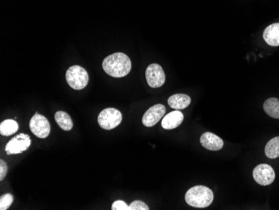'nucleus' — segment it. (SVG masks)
Here are the masks:
<instances>
[{"label": "nucleus", "mask_w": 279, "mask_h": 210, "mask_svg": "<svg viewBox=\"0 0 279 210\" xmlns=\"http://www.w3.org/2000/svg\"><path fill=\"white\" fill-rule=\"evenodd\" d=\"M103 70L106 74L115 78L126 76L131 70V62L126 54L115 53L106 57L102 63Z\"/></svg>", "instance_id": "1"}, {"label": "nucleus", "mask_w": 279, "mask_h": 210, "mask_svg": "<svg viewBox=\"0 0 279 210\" xmlns=\"http://www.w3.org/2000/svg\"><path fill=\"white\" fill-rule=\"evenodd\" d=\"M214 195L209 188L198 185L190 188L185 195L186 202L194 208H207L213 202Z\"/></svg>", "instance_id": "2"}, {"label": "nucleus", "mask_w": 279, "mask_h": 210, "mask_svg": "<svg viewBox=\"0 0 279 210\" xmlns=\"http://www.w3.org/2000/svg\"><path fill=\"white\" fill-rule=\"evenodd\" d=\"M66 80L70 88L74 90H82L88 85L89 74L83 67L73 66L67 70Z\"/></svg>", "instance_id": "3"}, {"label": "nucleus", "mask_w": 279, "mask_h": 210, "mask_svg": "<svg viewBox=\"0 0 279 210\" xmlns=\"http://www.w3.org/2000/svg\"><path fill=\"white\" fill-rule=\"evenodd\" d=\"M122 115L120 110L115 108H105L98 116V123L105 130H112L120 125Z\"/></svg>", "instance_id": "4"}, {"label": "nucleus", "mask_w": 279, "mask_h": 210, "mask_svg": "<svg viewBox=\"0 0 279 210\" xmlns=\"http://www.w3.org/2000/svg\"><path fill=\"white\" fill-rule=\"evenodd\" d=\"M29 128L38 138H46L50 132V124L45 116L36 113L29 122Z\"/></svg>", "instance_id": "5"}, {"label": "nucleus", "mask_w": 279, "mask_h": 210, "mask_svg": "<svg viewBox=\"0 0 279 210\" xmlns=\"http://www.w3.org/2000/svg\"><path fill=\"white\" fill-rule=\"evenodd\" d=\"M146 82L152 88H159L164 85L166 74L162 66L158 64H151L146 70Z\"/></svg>", "instance_id": "6"}, {"label": "nucleus", "mask_w": 279, "mask_h": 210, "mask_svg": "<svg viewBox=\"0 0 279 210\" xmlns=\"http://www.w3.org/2000/svg\"><path fill=\"white\" fill-rule=\"evenodd\" d=\"M253 176L255 181L262 186H268L275 180V172L269 164H259L254 168Z\"/></svg>", "instance_id": "7"}, {"label": "nucleus", "mask_w": 279, "mask_h": 210, "mask_svg": "<svg viewBox=\"0 0 279 210\" xmlns=\"http://www.w3.org/2000/svg\"><path fill=\"white\" fill-rule=\"evenodd\" d=\"M31 139L27 134H21L14 136L8 142L5 146L6 154L8 155L12 154H22L29 148Z\"/></svg>", "instance_id": "8"}, {"label": "nucleus", "mask_w": 279, "mask_h": 210, "mask_svg": "<svg viewBox=\"0 0 279 210\" xmlns=\"http://www.w3.org/2000/svg\"><path fill=\"white\" fill-rule=\"evenodd\" d=\"M166 114V108L162 104L156 105L149 108L144 114L142 118V123L147 128H151L156 125Z\"/></svg>", "instance_id": "9"}, {"label": "nucleus", "mask_w": 279, "mask_h": 210, "mask_svg": "<svg viewBox=\"0 0 279 210\" xmlns=\"http://www.w3.org/2000/svg\"><path fill=\"white\" fill-rule=\"evenodd\" d=\"M200 142L203 148L210 151H219L224 145L223 139L212 132L203 134L201 136Z\"/></svg>", "instance_id": "10"}, {"label": "nucleus", "mask_w": 279, "mask_h": 210, "mask_svg": "<svg viewBox=\"0 0 279 210\" xmlns=\"http://www.w3.org/2000/svg\"><path fill=\"white\" fill-rule=\"evenodd\" d=\"M183 120H184V115L182 112H180L179 110H173L169 114L165 116L162 122V126L167 130L177 128L182 124Z\"/></svg>", "instance_id": "11"}, {"label": "nucleus", "mask_w": 279, "mask_h": 210, "mask_svg": "<svg viewBox=\"0 0 279 210\" xmlns=\"http://www.w3.org/2000/svg\"><path fill=\"white\" fill-rule=\"evenodd\" d=\"M264 40L271 46H279V23L272 24L264 32Z\"/></svg>", "instance_id": "12"}, {"label": "nucleus", "mask_w": 279, "mask_h": 210, "mask_svg": "<svg viewBox=\"0 0 279 210\" xmlns=\"http://www.w3.org/2000/svg\"><path fill=\"white\" fill-rule=\"evenodd\" d=\"M191 104V98L186 94H176L170 96L168 105L176 110H182L187 108Z\"/></svg>", "instance_id": "13"}, {"label": "nucleus", "mask_w": 279, "mask_h": 210, "mask_svg": "<svg viewBox=\"0 0 279 210\" xmlns=\"http://www.w3.org/2000/svg\"><path fill=\"white\" fill-rule=\"evenodd\" d=\"M54 119L60 128L64 131H70L73 128V122L70 116L66 112L59 110L54 115Z\"/></svg>", "instance_id": "14"}, {"label": "nucleus", "mask_w": 279, "mask_h": 210, "mask_svg": "<svg viewBox=\"0 0 279 210\" xmlns=\"http://www.w3.org/2000/svg\"><path fill=\"white\" fill-rule=\"evenodd\" d=\"M264 109L269 116L279 119V99L269 98L264 102Z\"/></svg>", "instance_id": "15"}, {"label": "nucleus", "mask_w": 279, "mask_h": 210, "mask_svg": "<svg viewBox=\"0 0 279 210\" xmlns=\"http://www.w3.org/2000/svg\"><path fill=\"white\" fill-rule=\"evenodd\" d=\"M18 130V123L12 119L3 120V122L0 124V134L3 136H10L17 132Z\"/></svg>", "instance_id": "16"}, {"label": "nucleus", "mask_w": 279, "mask_h": 210, "mask_svg": "<svg viewBox=\"0 0 279 210\" xmlns=\"http://www.w3.org/2000/svg\"><path fill=\"white\" fill-rule=\"evenodd\" d=\"M265 154L269 158L274 159L279 156V136H275L267 144Z\"/></svg>", "instance_id": "17"}, {"label": "nucleus", "mask_w": 279, "mask_h": 210, "mask_svg": "<svg viewBox=\"0 0 279 210\" xmlns=\"http://www.w3.org/2000/svg\"><path fill=\"white\" fill-rule=\"evenodd\" d=\"M13 201V196L10 194H6L1 196L0 198V210H6L10 207L12 202Z\"/></svg>", "instance_id": "18"}, {"label": "nucleus", "mask_w": 279, "mask_h": 210, "mask_svg": "<svg viewBox=\"0 0 279 210\" xmlns=\"http://www.w3.org/2000/svg\"><path fill=\"white\" fill-rule=\"evenodd\" d=\"M148 205L146 204L145 202L142 201H134L131 202V204L129 205V210H148Z\"/></svg>", "instance_id": "19"}, {"label": "nucleus", "mask_w": 279, "mask_h": 210, "mask_svg": "<svg viewBox=\"0 0 279 210\" xmlns=\"http://www.w3.org/2000/svg\"><path fill=\"white\" fill-rule=\"evenodd\" d=\"M111 210H129V205L126 204V202H124L122 200H117V201L113 202Z\"/></svg>", "instance_id": "20"}, {"label": "nucleus", "mask_w": 279, "mask_h": 210, "mask_svg": "<svg viewBox=\"0 0 279 210\" xmlns=\"http://www.w3.org/2000/svg\"><path fill=\"white\" fill-rule=\"evenodd\" d=\"M7 172H8L7 164L3 160H0V180L1 181L5 178Z\"/></svg>", "instance_id": "21"}]
</instances>
